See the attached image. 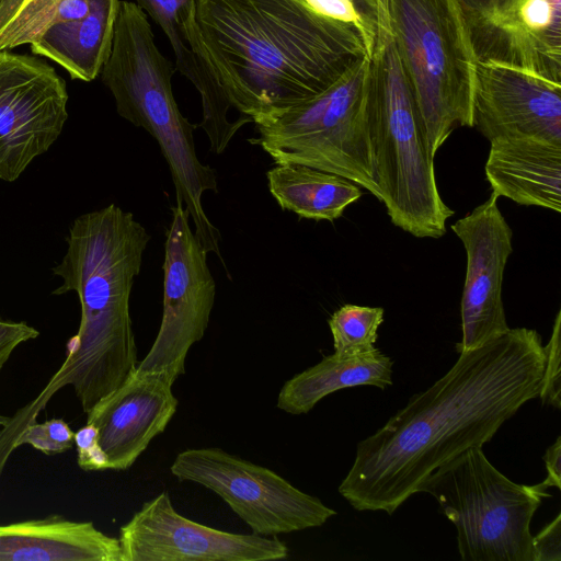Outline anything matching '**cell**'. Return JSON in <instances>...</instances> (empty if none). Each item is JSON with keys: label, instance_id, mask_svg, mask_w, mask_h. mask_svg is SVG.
I'll return each instance as SVG.
<instances>
[{"label": "cell", "instance_id": "1", "mask_svg": "<svg viewBox=\"0 0 561 561\" xmlns=\"http://www.w3.org/2000/svg\"><path fill=\"white\" fill-rule=\"evenodd\" d=\"M545 357L541 336L527 328L459 353L443 377L357 444L340 494L357 511L394 513L435 470L482 447L538 398Z\"/></svg>", "mask_w": 561, "mask_h": 561}, {"label": "cell", "instance_id": "2", "mask_svg": "<svg viewBox=\"0 0 561 561\" xmlns=\"http://www.w3.org/2000/svg\"><path fill=\"white\" fill-rule=\"evenodd\" d=\"M207 64L249 122L306 101L369 58L360 32L306 0H196Z\"/></svg>", "mask_w": 561, "mask_h": 561}, {"label": "cell", "instance_id": "3", "mask_svg": "<svg viewBox=\"0 0 561 561\" xmlns=\"http://www.w3.org/2000/svg\"><path fill=\"white\" fill-rule=\"evenodd\" d=\"M150 238L131 213L115 204L73 220L67 252L51 268L62 279L53 295L77 293L80 323L44 393L70 385L88 413L136 369L129 298Z\"/></svg>", "mask_w": 561, "mask_h": 561}, {"label": "cell", "instance_id": "4", "mask_svg": "<svg viewBox=\"0 0 561 561\" xmlns=\"http://www.w3.org/2000/svg\"><path fill=\"white\" fill-rule=\"evenodd\" d=\"M101 73L118 115L157 140L171 172L176 203L185 204L205 250L222 261L219 230L202 204L206 191L217 192L216 172L197 158L193 139L197 126L180 112L172 91V66L158 49L138 4L119 1L111 51Z\"/></svg>", "mask_w": 561, "mask_h": 561}, {"label": "cell", "instance_id": "5", "mask_svg": "<svg viewBox=\"0 0 561 561\" xmlns=\"http://www.w3.org/2000/svg\"><path fill=\"white\" fill-rule=\"evenodd\" d=\"M366 117L374 179L392 224L416 238H440L454 215L442 199L424 123L390 31L369 56Z\"/></svg>", "mask_w": 561, "mask_h": 561}, {"label": "cell", "instance_id": "6", "mask_svg": "<svg viewBox=\"0 0 561 561\" xmlns=\"http://www.w3.org/2000/svg\"><path fill=\"white\" fill-rule=\"evenodd\" d=\"M390 32L435 156L472 127L476 71L455 0H387Z\"/></svg>", "mask_w": 561, "mask_h": 561}, {"label": "cell", "instance_id": "7", "mask_svg": "<svg viewBox=\"0 0 561 561\" xmlns=\"http://www.w3.org/2000/svg\"><path fill=\"white\" fill-rule=\"evenodd\" d=\"M547 490L513 482L473 447L435 470L420 492L455 525L461 560L533 561L530 522L551 496Z\"/></svg>", "mask_w": 561, "mask_h": 561}, {"label": "cell", "instance_id": "8", "mask_svg": "<svg viewBox=\"0 0 561 561\" xmlns=\"http://www.w3.org/2000/svg\"><path fill=\"white\" fill-rule=\"evenodd\" d=\"M369 58L319 94L256 123L251 139L276 164L298 163L341 175L380 201L366 117Z\"/></svg>", "mask_w": 561, "mask_h": 561}, {"label": "cell", "instance_id": "9", "mask_svg": "<svg viewBox=\"0 0 561 561\" xmlns=\"http://www.w3.org/2000/svg\"><path fill=\"white\" fill-rule=\"evenodd\" d=\"M170 471L225 501L252 533L265 537L322 526L336 512L295 488L275 471L218 447L185 449Z\"/></svg>", "mask_w": 561, "mask_h": 561}, {"label": "cell", "instance_id": "10", "mask_svg": "<svg viewBox=\"0 0 561 561\" xmlns=\"http://www.w3.org/2000/svg\"><path fill=\"white\" fill-rule=\"evenodd\" d=\"M163 263V310L158 334L138 371L161 375L172 385L185 373L192 345L208 327L216 284L207 264V251L192 231L183 203L172 207Z\"/></svg>", "mask_w": 561, "mask_h": 561}, {"label": "cell", "instance_id": "11", "mask_svg": "<svg viewBox=\"0 0 561 561\" xmlns=\"http://www.w3.org/2000/svg\"><path fill=\"white\" fill-rule=\"evenodd\" d=\"M477 62L561 84V0H455Z\"/></svg>", "mask_w": 561, "mask_h": 561}, {"label": "cell", "instance_id": "12", "mask_svg": "<svg viewBox=\"0 0 561 561\" xmlns=\"http://www.w3.org/2000/svg\"><path fill=\"white\" fill-rule=\"evenodd\" d=\"M65 81L47 62L0 50V180L14 182L60 136Z\"/></svg>", "mask_w": 561, "mask_h": 561}, {"label": "cell", "instance_id": "13", "mask_svg": "<svg viewBox=\"0 0 561 561\" xmlns=\"http://www.w3.org/2000/svg\"><path fill=\"white\" fill-rule=\"evenodd\" d=\"M118 539L122 561H273L289 554L275 536L233 534L181 515L167 491L146 501Z\"/></svg>", "mask_w": 561, "mask_h": 561}, {"label": "cell", "instance_id": "14", "mask_svg": "<svg viewBox=\"0 0 561 561\" xmlns=\"http://www.w3.org/2000/svg\"><path fill=\"white\" fill-rule=\"evenodd\" d=\"M497 199L492 192L484 203L451 225L467 255L461 296L462 339L456 344L458 353L479 348L510 330L502 284L513 251V232Z\"/></svg>", "mask_w": 561, "mask_h": 561}, {"label": "cell", "instance_id": "15", "mask_svg": "<svg viewBox=\"0 0 561 561\" xmlns=\"http://www.w3.org/2000/svg\"><path fill=\"white\" fill-rule=\"evenodd\" d=\"M472 127L489 141L536 138L561 145V84L519 69L477 62Z\"/></svg>", "mask_w": 561, "mask_h": 561}, {"label": "cell", "instance_id": "16", "mask_svg": "<svg viewBox=\"0 0 561 561\" xmlns=\"http://www.w3.org/2000/svg\"><path fill=\"white\" fill-rule=\"evenodd\" d=\"M172 386L161 375L135 369L87 413V423L98 428L110 469L130 468L164 432L179 404Z\"/></svg>", "mask_w": 561, "mask_h": 561}, {"label": "cell", "instance_id": "17", "mask_svg": "<svg viewBox=\"0 0 561 561\" xmlns=\"http://www.w3.org/2000/svg\"><path fill=\"white\" fill-rule=\"evenodd\" d=\"M485 176L497 197L561 210V145L536 138L491 140Z\"/></svg>", "mask_w": 561, "mask_h": 561}, {"label": "cell", "instance_id": "18", "mask_svg": "<svg viewBox=\"0 0 561 561\" xmlns=\"http://www.w3.org/2000/svg\"><path fill=\"white\" fill-rule=\"evenodd\" d=\"M0 561H122L119 539L60 515L0 526Z\"/></svg>", "mask_w": 561, "mask_h": 561}, {"label": "cell", "instance_id": "19", "mask_svg": "<svg viewBox=\"0 0 561 561\" xmlns=\"http://www.w3.org/2000/svg\"><path fill=\"white\" fill-rule=\"evenodd\" d=\"M118 4L119 0H90L83 18L36 34L30 42L32 51L60 65L72 79L94 80L111 51Z\"/></svg>", "mask_w": 561, "mask_h": 561}, {"label": "cell", "instance_id": "20", "mask_svg": "<svg viewBox=\"0 0 561 561\" xmlns=\"http://www.w3.org/2000/svg\"><path fill=\"white\" fill-rule=\"evenodd\" d=\"M392 359L378 348L354 356L333 353L288 379L279 390L276 407L299 415L341 389L373 386L383 390L392 385Z\"/></svg>", "mask_w": 561, "mask_h": 561}, {"label": "cell", "instance_id": "21", "mask_svg": "<svg viewBox=\"0 0 561 561\" xmlns=\"http://www.w3.org/2000/svg\"><path fill=\"white\" fill-rule=\"evenodd\" d=\"M164 32L173 48L176 68L197 89L203 115L216 116L228 106V100L207 61L201 57L203 45L196 23V0H136Z\"/></svg>", "mask_w": 561, "mask_h": 561}, {"label": "cell", "instance_id": "22", "mask_svg": "<svg viewBox=\"0 0 561 561\" xmlns=\"http://www.w3.org/2000/svg\"><path fill=\"white\" fill-rule=\"evenodd\" d=\"M268 190L282 209L301 218L333 221L363 194L354 182L298 163H279L266 172Z\"/></svg>", "mask_w": 561, "mask_h": 561}, {"label": "cell", "instance_id": "23", "mask_svg": "<svg viewBox=\"0 0 561 561\" xmlns=\"http://www.w3.org/2000/svg\"><path fill=\"white\" fill-rule=\"evenodd\" d=\"M383 321V309L344 305L328 320L333 337L334 354L354 356L376 350L378 329Z\"/></svg>", "mask_w": 561, "mask_h": 561}, {"label": "cell", "instance_id": "24", "mask_svg": "<svg viewBox=\"0 0 561 561\" xmlns=\"http://www.w3.org/2000/svg\"><path fill=\"white\" fill-rule=\"evenodd\" d=\"M59 0H0V50L30 44L53 23Z\"/></svg>", "mask_w": 561, "mask_h": 561}, {"label": "cell", "instance_id": "25", "mask_svg": "<svg viewBox=\"0 0 561 561\" xmlns=\"http://www.w3.org/2000/svg\"><path fill=\"white\" fill-rule=\"evenodd\" d=\"M72 430L61 419L28 424L18 436L14 446L28 444L47 456L65 453L75 445Z\"/></svg>", "mask_w": 561, "mask_h": 561}, {"label": "cell", "instance_id": "26", "mask_svg": "<svg viewBox=\"0 0 561 561\" xmlns=\"http://www.w3.org/2000/svg\"><path fill=\"white\" fill-rule=\"evenodd\" d=\"M545 367L539 398L542 404L561 408V311L559 310L552 334L545 345Z\"/></svg>", "mask_w": 561, "mask_h": 561}, {"label": "cell", "instance_id": "27", "mask_svg": "<svg viewBox=\"0 0 561 561\" xmlns=\"http://www.w3.org/2000/svg\"><path fill=\"white\" fill-rule=\"evenodd\" d=\"M77 448V461L81 469L85 471L110 469V462L106 454L99 444L98 428L87 423L73 434Z\"/></svg>", "mask_w": 561, "mask_h": 561}, {"label": "cell", "instance_id": "28", "mask_svg": "<svg viewBox=\"0 0 561 561\" xmlns=\"http://www.w3.org/2000/svg\"><path fill=\"white\" fill-rule=\"evenodd\" d=\"M533 561H561V514L533 536Z\"/></svg>", "mask_w": 561, "mask_h": 561}, {"label": "cell", "instance_id": "29", "mask_svg": "<svg viewBox=\"0 0 561 561\" xmlns=\"http://www.w3.org/2000/svg\"><path fill=\"white\" fill-rule=\"evenodd\" d=\"M38 335L39 332L24 321L0 320V371L20 344L34 340Z\"/></svg>", "mask_w": 561, "mask_h": 561}, {"label": "cell", "instance_id": "30", "mask_svg": "<svg viewBox=\"0 0 561 561\" xmlns=\"http://www.w3.org/2000/svg\"><path fill=\"white\" fill-rule=\"evenodd\" d=\"M366 24L378 36L383 30H390L387 0H351Z\"/></svg>", "mask_w": 561, "mask_h": 561}, {"label": "cell", "instance_id": "31", "mask_svg": "<svg viewBox=\"0 0 561 561\" xmlns=\"http://www.w3.org/2000/svg\"><path fill=\"white\" fill-rule=\"evenodd\" d=\"M543 461L546 463L547 469V478L541 482V484L548 489L551 486H556L557 489L561 488V437L559 436L554 444H552L546 450L543 456Z\"/></svg>", "mask_w": 561, "mask_h": 561}]
</instances>
